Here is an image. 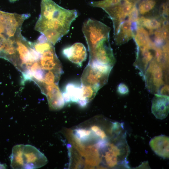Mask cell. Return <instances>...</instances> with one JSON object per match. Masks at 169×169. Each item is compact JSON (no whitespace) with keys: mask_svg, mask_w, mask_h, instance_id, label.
<instances>
[{"mask_svg":"<svg viewBox=\"0 0 169 169\" xmlns=\"http://www.w3.org/2000/svg\"><path fill=\"white\" fill-rule=\"evenodd\" d=\"M164 20L160 16L139 17L137 23L145 29L151 32L160 28L163 25Z\"/></svg>","mask_w":169,"mask_h":169,"instance_id":"7c38bea8","label":"cell"},{"mask_svg":"<svg viewBox=\"0 0 169 169\" xmlns=\"http://www.w3.org/2000/svg\"><path fill=\"white\" fill-rule=\"evenodd\" d=\"M169 144L168 136L160 135L151 139L149 145L157 155L164 158H168L169 157Z\"/></svg>","mask_w":169,"mask_h":169,"instance_id":"30bf717a","label":"cell"},{"mask_svg":"<svg viewBox=\"0 0 169 169\" xmlns=\"http://www.w3.org/2000/svg\"><path fill=\"white\" fill-rule=\"evenodd\" d=\"M151 111L157 119L165 118L169 113V97L168 96L156 95L152 100Z\"/></svg>","mask_w":169,"mask_h":169,"instance_id":"9c48e42d","label":"cell"},{"mask_svg":"<svg viewBox=\"0 0 169 169\" xmlns=\"http://www.w3.org/2000/svg\"><path fill=\"white\" fill-rule=\"evenodd\" d=\"M133 38L138 47L146 46L153 42L150 38L149 32L144 28L138 24Z\"/></svg>","mask_w":169,"mask_h":169,"instance_id":"5bb4252c","label":"cell"},{"mask_svg":"<svg viewBox=\"0 0 169 169\" xmlns=\"http://www.w3.org/2000/svg\"><path fill=\"white\" fill-rule=\"evenodd\" d=\"M62 54L70 61L80 67L87 56L86 48L80 43H76L64 48L62 51Z\"/></svg>","mask_w":169,"mask_h":169,"instance_id":"ba28073f","label":"cell"},{"mask_svg":"<svg viewBox=\"0 0 169 169\" xmlns=\"http://www.w3.org/2000/svg\"><path fill=\"white\" fill-rule=\"evenodd\" d=\"M135 2V0H122L117 4L102 9L108 14L112 21L114 34L120 24L127 19L131 11L136 5Z\"/></svg>","mask_w":169,"mask_h":169,"instance_id":"7a4b0ae2","label":"cell"},{"mask_svg":"<svg viewBox=\"0 0 169 169\" xmlns=\"http://www.w3.org/2000/svg\"><path fill=\"white\" fill-rule=\"evenodd\" d=\"M76 133L79 138L82 139L88 137L90 135L91 131L85 129H79L76 130Z\"/></svg>","mask_w":169,"mask_h":169,"instance_id":"ac0fdd59","label":"cell"},{"mask_svg":"<svg viewBox=\"0 0 169 169\" xmlns=\"http://www.w3.org/2000/svg\"><path fill=\"white\" fill-rule=\"evenodd\" d=\"M81 85L73 83L68 84L62 92L63 98L66 103L72 102L78 103L81 99Z\"/></svg>","mask_w":169,"mask_h":169,"instance_id":"8fae6325","label":"cell"},{"mask_svg":"<svg viewBox=\"0 0 169 169\" xmlns=\"http://www.w3.org/2000/svg\"><path fill=\"white\" fill-rule=\"evenodd\" d=\"M38 85L46 96L50 109L57 110L64 107L65 102L57 84L47 85L42 83Z\"/></svg>","mask_w":169,"mask_h":169,"instance_id":"5b68a950","label":"cell"},{"mask_svg":"<svg viewBox=\"0 0 169 169\" xmlns=\"http://www.w3.org/2000/svg\"><path fill=\"white\" fill-rule=\"evenodd\" d=\"M7 165L5 164H0V169H6Z\"/></svg>","mask_w":169,"mask_h":169,"instance_id":"ffe728a7","label":"cell"},{"mask_svg":"<svg viewBox=\"0 0 169 169\" xmlns=\"http://www.w3.org/2000/svg\"><path fill=\"white\" fill-rule=\"evenodd\" d=\"M41 10L34 29L54 45L69 32L78 12L63 8L52 0H41Z\"/></svg>","mask_w":169,"mask_h":169,"instance_id":"6da1fadb","label":"cell"},{"mask_svg":"<svg viewBox=\"0 0 169 169\" xmlns=\"http://www.w3.org/2000/svg\"><path fill=\"white\" fill-rule=\"evenodd\" d=\"M24 169H36L43 167L48 163L46 157L35 147L24 145L23 150Z\"/></svg>","mask_w":169,"mask_h":169,"instance_id":"277c9868","label":"cell"},{"mask_svg":"<svg viewBox=\"0 0 169 169\" xmlns=\"http://www.w3.org/2000/svg\"><path fill=\"white\" fill-rule=\"evenodd\" d=\"M62 74L54 71H47L45 72L42 83L47 85L58 84Z\"/></svg>","mask_w":169,"mask_h":169,"instance_id":"2e32d148","label":"cell"},{"mask_svg":"<svg viewBox=\"0 0 169 169\" xmlns=\"http://www.w3.org/2000/svg\"><path fill=\"white\" fill-rule=\"evenodd\" d=\"M38 62L41 68L44 70L54 71L61 74L63 72L54 46L42 53Z\"/></svg>","mask_w":169,"mask_h":169,"instance_id":"8992f818","label":"cell"},{"mask_svg":"<svg viewBox=\"0 0 169 169\" xmlns=\"http://www.w3.org/2000/svg\"><path fill=\"white\" fill-rule=\"evenodd\" d=\"M109 74L101 67L88 64L81 77V84L91 86L99 90L106 82Z\"/></svg>","mask_w":169,"mask_h":169,"instance_id":"3957f363","label":"cell"},{"mask_svg":"<svg viewBox=\"0 0 169 169\" xmlns=\"http://www.w3.org/2000/svg\"><path fill=\"white\" fill-rule=\"evenodd\" d=\"M91 129L97 136L102 140H104L106 137L105 132L99 127L96 125L93 126Z\"/></svg>","mask_w":169,"mask_h":169,"instance_id":"d6986e66","label":"cell"},{"mask_svg":"<svg viewBox=\"0 0 169 169\" xmlns=\"http://www.w3.org/2000/svg\"><path fill=\"white\" fill-rule=\"evenodd\" d=\"M137 22H133L128 19L120 25L116 33L114 34L115 43L120 45L133 38L137 26Z\"/></svg>","mask_w":169,"mask_h":169,"instance_id":"52a82bcc","label":"cell"},{"mask_svg":"<svg viewBox=\"0 0 169 169\" xmlns=\"http://www.w3.org/2000/svg\"><path fill=\"white\" fill-rule=\"evenodd\" d=\"M24 146L23 144H19L13 147L10 156V165L12 168L24 169L23 150Z\"/></svg>","mask_w":169,"mask_h":169,"instance_id":"4fadbf2b","label":"cell"},{"mask_svg":"<svg viewBox=\"0 0 169 169\" xmlns=\"http://www.w3.org/2000/svg\"><path fill=\"white\" fill-rule=\"evenodd\" d=\"M81 97L78 104L81 107H84L95 97L97 88L89 85L81 84Z\"/></svg>","mask_w":169,"mask_h":169,"instance_id":"9a60e30c","label":"cell"},{"mask_svg":"<svg viewBox=\"0 0 169 169\" xmlns=\"http://www.w3.org/2000/svg\"><path fill=\"white\" fill-rule=\"evenodd\" d=\"M9 0L11 2H14L18 0Z\"/></svg>","mask_w":169,"mask_h":169,"instance_id":"44dd1931","label":"cell"},{"mask_svg":"<svg viewBox=\"0 0 169 169\" xmlns=\"http://www.w3.org/2000/svg\"><path fill=\"white\" fill-rule=\"evenodd\" d=\"M156 4L153 0H146L142 2L139 5L138 10L139 14L145 15L148 14L154 8Z\"/></svg>","mask_w":169,"mask_h":169,"instance_id":"e0dca14e","label":"cell"}]
</instances>
